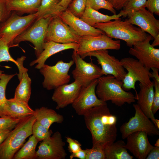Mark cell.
I'll use <instances>...</instances> for the list:
<instances>
[{
  "label": "cell",
  "mask_w": 159,
  "mask_h": 159,
  "mask_svg": "<svg viewBox=\"0 0 159 159\" xmlns=\"http://www.w3.org/2000/svg\"><path fill=\"white\" fill-rule=\"evenodd\" d=\"M84 116L92 136V147L104 149L115 141L117 117L111 113L106 102L91 108Z\"/></svg>",
  "instance_id": "1"
},
{
  "label": "cell",
  "mask_w": 159,
  "mask_h": 159,
  "mask_svg": "<svg viewBox=\"0 0 159 159\" xmlns=\"http://www.w3.org/2000/svg\"><path fill=\"white\" fill-rule=\"evenodd\" d=\"M123 82L111 75L102 76L98 79L95 92L102 101H110L115 105L121 107L126 103L131 104L135 101V97L131 92L122 88Z\"/></svg>",
  "instance_id": "2"
},
{
  "label": "cell",
  "mask_w": 159,
  "mask_h": 159,
  "mask_svg": "<svg viewBox=\"0 0 159 159\" xmlns=\"http://www.w3.org/2000/svg\"><path fill=\"white\" fill-rule=\"evenodd\" d=\"M121 19L97 23L93 27L101 30L112 38L123 40L130 47L146 38L148 34L146 32L126 20L123 21Z\"/></svg>",
  "instance_id": "3"
},
{
  "label": "cell",
  "mask_w": 159,
  "mask_h": 159,
  "mask_svg": "<svg viewBox=\"0 0 159 159\" xmlns=\"http://www.w3.org/2000/svg\"><path fill=\"white\" fill-rule=\"evenodd\" d=\"M36 121L34 115L23 118L0 145V159H11L32 134L33 125Z\"/></svg>",
  "instance_id": "4"
},
{
  "label": "cell",
  "mask_w": 159,
  "mask_h": 159,
  "mask_svg": "<svg viewBox=\"0 0 159 159\" xmlns=\"http://www.w3.org/2000/svg\"><path fill=\"white\" fill-rule=\"evenodd\" d=\"M124 68L127 71L122 80V88L128 91L133 89L137 94L135 88V83L139 81L141 85L149 86L153 83L150 79L151 73L138 59L132 57H125L120 60Z\"/></svg>",
  "instance_id": "5"
},
{
  "label": "cell",
  "mask_w": 159,
  "mask_h": 159,
  "mask_svg": "<svg viewBox=\"0 0 159 159\" xmlns=\"http://www.w3.org/2000/svg\"><path fill=\"white\" fill-rule=\"evenodd\" d=\"M37 13L22 16L14 12L0 23V39L11 47L14 39L29 27L37 20Z\"/></svg>",
  "instance_id": "6"
},
{
  "label": "cell",
  "mask_w": 159,
  "mask_h": 159,
  "mask_svg": "<svg viewBox=\"0 0 159 159\" xmlns=\"http://www.w3.org/2000/svg\"><path fill=\"white\" fill-rule=\"evenodd\" d=\"M52 17L50 16L37 19L28 29L16 37L11 47L18 46L19 43L27 41L34 46L35 53L38 57L43 50L44 44L49 23Z\"/></svg>",
  "instance_id": "7"
},
{
  "label": "cell",
  "mask_w": 159,
  "mask_h": 159,
  "mask_svg": "<svg viewBox=\"0 0 159 159\" xmlns=\"http://www.w3.org/2000/svg\"><path fill=\"white\" fill-rule=\"evenodd\" d=\"M74 64L72 60L68 62L60 60L52 66L45 64L39 69L40 73L44 77L43 87L48 90H51L68 84L71 79L68 72Z\"/></svg>",
  "instance_id": "8"
},
{
  "label": "cell",
  "mask_w": 159,
  "mask_h": 159,
  "mask_svg": "<svg viewBox=\"0 0 159 159\" xmlns=\"http://www.w3.org/2000/svg\"><path fill=\"white\" fill-rule=\"evenodd\" d=\"M134 116L127 122L123 124L120 127L122 138L126 139L133 132L142 131L150 136L158 135L159 130L153 122L141 111L137 104H134Z\"/></svg>",
  "instance_id": "9"
},
{
  "label": "cell",
  "mask_w": 159,
  "mask_h": 159,
  "mask_svg": "<svg viewBox=\"0 0 159 159\" xmlns=\"http://www.w3.org/2000/svg\"><path fill=\"white\" fill-rule=\"evenodd\" d=\"M80 38L57 15L52 16L48 25L45 42L66 44L78 43Z\"/></svg>",
  "instance_id": "10"
},
{
  "label": "cell",
  "mask_w": 159,
  "mask_h": 159,
  "mask_svg": "<svg viewBox=\"0 0 159 159\" xmlns=\"http://www.w3.org/2000/svg\"><path fill=\"white\" fill-rule=\"evenodd\" d=\"M87 56L94 57L97 59L98 64L101 66L103 75H111L122 81L127 73L120 60L110 55L107 50L91 52L80 57L83 59Z\"/></svg>",
  "instance_id": "11"
},
{
  "label": "cell",
  "mask_w": 159,
  "mask_h": 159,
  "mask_svg": "<svg viewBox=\"0 0 159 159\" xmlns=\"http://www.w3.org/2000/svg\"><path fill=\"white\" fill-rule=\"evenodd\" d=\"M152 37L148 34L143 40L130 47L129 54L135 57L150 70L152 67L159 69V49L153 47L150 43Z\"/></svg>",
  "instance_id": "12"
},
{
  "label": "cell",
  "mask_w": 159,
  "mask_h": 159,
  "mask_svg": "<svg viewBox=\"0 0 159 159\" xmlns=\"http://www.w3.org/2000/svg\"><path fill=\"white\" fill-rule=\"evenodd\" d=\"M77 52L81 57L92 51L101 50H118L121 47L119 40H114L105 33L97 36L87 35L80 37Z\"/></svg>",
  "instance_id": "13"
},
{
  "label": "cell",
  "mask_w": 159,
  "mask_h": 159,
  "mask_svg": "<svg viewBox=\"0 0 159 159\" xmlns=\"http://www.w3.org/2000/svg\"><path fill=\"white\" fill-rule=\"evenodd\" d=\"M72 57L75 65L72 74L74 80L82 86L88 85L103 75L101 68L92 62H87L84 61L76 51H73Z\"/></svg>",
  "instance_id": "14"
},
{
  "label": "cell",
  "mask_w": 159,
  "mask_h": 159,
  "mask_svg": "<svg viewBox=\"0 0 159 159\" xmlns=\"http://www.w3.org/2000/svg\"><path fill=\"white\" fill-rule=\"evenodd\" d=\"M97 82L98 79H95L88 85L81 87L78 96L72 104L79 115L84 116L91 108L106 102L97 96L95 90Z\"/></svg>",
  "instance_id": "15"
},
{
  "label": "cell",
  "mask_w": 159,
  "mask_h": 159,
  "mask_svg": "<svg viewBox=\"0 0 159 159\" xmlns=\"http://www.w3.org/2000/svg\"><path fill=\"white\" fill-rule=\"evenodd\" d=\"M65 145L61 133L55 132L40 143L36 151V158L64 159L67 155Z\"/></svg>",
  "instance_id": "16"
},
{
  "label": "cell",
  "mask_w": 159,
  "mask_h": 159,
  "mask_svg": "<svg viewBox=\"0 0 159 159\" xmlns=\"http://www.w3.org/2000/svg\"><path fill=\"white\" fill-rule=\"evenodd\" d=\"M127 17L125 20L138 26L153 38L159 34V20L145 8L139 9Z\"/></svg>",
  "instance_id": "17"
},
{
  "label": "cell",
  "mask_w": 159,
  "mask_h": 159,
  "mask_svg": "<svg viewBox=\"0 0 159 159\" xmlns=\"http://www.w3.org/2000/svg\"><path fill=\"white\" fill-rule=\"evenodd\" d=\"M147 133L138 131L131 133L126 138L125 147L138 159H146L153 146L150 143Z\"/></svg>",
  "instance_id": "18"
},
{
  "label": "cell",
  "mask_w": 159,
  "mask_h": 159,
  "mask_svg": "<svg viewBox=\"0 0 159 159\" xmlns=\"http://www.w3.org/2000/svg\"><path fill=\"white\" fill-rule=\"evenodd\" d=\"M82 85L75 80L69 84L62 85L54 89L52 97L57 104L56 109L63 108L72 104L78 96Z\"/></svg>",
  "instance_id": "19"
},
{
  "label": "cell",
  "mask_w": 159,
  "mask_h": 159,
  "mask_svg": "<svg viewBox=\"0 0 159 159\" xmlns=\"http://www.w3.org/2000/svg\"><path fill=\"white\" fill-rule=\"evenodd\" d=\"M57 15L80 37L87 35L97 36L104 33L101 30L89 25L67 9Z\"/></svg>",
  "instance_id": "20"
},
{
  "label": "cell",
  "mask_w": 159,
  "mask_h": 159,
  "mask_svg": "<svg viewBox=\"0 0 159 159\" xmlns=\"http://www.w3.org/2000/svg\"><path fill=\"white\" fill-rule=\"evenodd\" d=\"M79 46V44L75 43L63 44L51 41L45 42L43 50L36 59L30 63L29 65L32 66L37 64L35 68L39 69L44 65L47 60L53 55L69 49H73L76 51Z\"/></svg>",
  "instance_id": "21"
},
{
  "label": "cell",
  "mask_w": 159,
  "mask_h": 159,
  "mask_svg": "<svg viewBox=\"0 0 159 159\" xmlns=\"http://www.w3.org/2000/svg\"><path fill=\"white\" fill-rule=\"evenodd\" d=\"M140 90L136 95L137 104L143 112L151 119L155 125L159 129V120L156 119L151 111L154 94L153 83L149 86H146L139 84Z\"/></svg>",
  "instance_id": "22"
},
{
  "label": "cell",
  "mask_w": 159,
  "mask_h": 159,
  "mask_svg": "<svg viewBox=\"0 0 159 159\" xmlns=\"http://www.w3.org/2000/svg\"><path fill=\"white\" fill-rule=\"evenodd\" d=\"M42 0H9L6 1V6L10 12L20 16L26 14L37 13Z\"/></svg>",
  "instance_id": "23"
},
{
  "label": "cell",
  "mask_w": 159,
  "mask_h": 159,
  "mask_svg": "<svg viewBox=\"0 0 159 159\" xmlns=\"http://www.w3.org/2000/svg\"><path fill=\"white\" fill-rule=\"evenodd\" d=\"M34 115L37 121L49 129L53 123L60 124L64 120L62 115L52 109L44 107L35 109Z\"/></svg>",
  "instance_id": "24"
},
{
  "label": "cell",
  "mask_w": 159,
  "mask_h": 159,
  "mask_svg": "<svg viewBox=\"0 0 159 159\" xmlns=\"http://www.w3.org/2000/svg\"><path fill=\"white\" fill-rule=\"evenodd\" d=\"M124 15L121 10L118 14L112 16L103 14L88 6H86L85 9L80 19L89 25L93 26L96 24L104 23L112 20L121 19Z\"/></svg>",
  "instance_id": "25"
},
{
  "label": "cell",
  "mask_w": 159,
  "mask_h": 159,
  "mask_svg": "<svg viewBox=\"0 0 159 159\" xmlns=\"http://www.w3.org/2000/svg\"><path fill=\"white\" fill-rule=\"evenodd\" d=\"M6 101L9 117L23 118L34 114V110L30 107L27 103L14 98L7 99Z\"/></svg>",
  "instance_id": "26"
},
{
  "label": "cell",
  "mask_w": 159,
  "mask_h": 159,
  "mask_svg": "<svg viewBox=\"0 0 159 159\" xmlns=\"http://www.w3.org/2000/svg\"><path fill=\"white\" fill-rule=\"evenodd\" d=\"M27 69L20 74H17L20 82L16 89L14 98L28 103L31 94V78Z\"/></svg>",
  "instance_id": "27"
},
{
  "label": "cell",
  "mask_w": 159,
  "mask_h": 159,
  "mask_svg": "<svg viewBox=\"0 0 159 159\" xmlns=\"http://www.w3.org/2000/svg\"><path fill=\"white\" fill-rule=\"evenodd\" d=\"M125 143L122 140L114 142L104 149L105 159H132L125 147Z\"/></svg>",
  "instance_id": "28"
},
{
  "label": "cell",
  "mask_w": 159,
  "mask_h": 159,
  "mask_svg": "<svg viewBox=\"0 0 159 159\" xmlns=\"http://www.w3.org/2000/svg\"><path fill=\"white\" fill-rule=\"evenodd\" d=\"M39 142L35 137L32 135L21 148L14 155V159H34L36 158L37 145Z\"/></svg>",
  "instance_id": "29"
},
{
  "label": "cell",
  "mask_w": 159,
  "mask_h": 159,
  "mask_svg": "<svg viewBox=\"0 0 159 159\" xmlns=\"http://www.w3.org/2000/svg\"><path fill=\"white\" fill-rule=\"evenodd\" d=\"M16 74H6L2 73L0 76V117L9 116L5 95L6 90L9 82Z\"/></svg>",
  "instance_id": "30"
},
{
  "label": "cell",
  "mask_w": 159,
  "mask_h": 159,
  "mask_svg": "<svg viewBox=\"0 0 159 159\" xmlns=\"http://www.w3.org/2000/svg\"><path fill=\"white\" fill-rule=\"evenodd\" d=\"M8 44L3 40L0 39V63L2 62L10 61L14 62L17 66L18 69L21 68L26 57L22 56L16 60H14L10 55Z\"/></svg>",
  "instance_id": "31"
},
{
  "label": "cell",
  "mask_w": 159,
  "mask_h": 159,
  "mask_svg": "<svg viewBox=\"0 0 159 159\" xmlns=\"http://www.w3.org/2000/svg\"><path fill=\"white\" fill-rule=\"evenodd\" d=\"M61 0H42L37 12L38 19L51 16Z\"/></svg>",
  "instance_id": "32"
},
{
  "label": "cell",
  "mask_w": 159,
  "mask_h": 159,
  "mask_svg": "<svg viewBox=\"0 0 159 159\" xmlns=\"http://www.w3.org/2000/svg\"><path fill=\"white\" fill-rule=\"evenodd\" d=\"M147 1V0H129L121 10L124 14L123 17H127L139 9L145 8Z\"/></svg>",
  "instance_id": "33"
},
{
  "label": "cell",
  "mask_w": 159,
  "mask_h": 159,
  "mask_svg": "<svg viewBox=\"0 0 159 159\" xmlns=\"http://www.w3.org/2000/svg\"><path fill=\"white\" fill-rule=\"evenodd\" d=\"M36 121L32 128V135L38 142L42 141L51 135L52 130H49Z\"/></svg>",
  "instance_id": "34"
},
{
  "label": "cell",
  "mask_w": 159,
  "mask_h": 159,
  "mask_svg": "<svg viewBox=\"0 0 159 159\" xmlns=\"http://www.w3.org/2000/svg\"><path fill=\"white\" fill-rule=\"evenodd\" d=\"M87 1V0H73L67 9L80 18L85 9Z\"/></svg>",
  "instance_id": "35"
},
{
  "label": "cell",
  "mask_w": 159,
  "mask_h": 159,
  "mask_svg": "<svg viewBox=\"0 0 159 159\" xmlns=\"http://www.w3.org/2000/svg\"><path fill=\"white\" fill-rule=\"evenodd\" d=\"M98 11L101 9L107 10L113 14H116V10L107 0H87L86 6Z\"/></svg>",
  "instance_id": "36"
},
{
  "label": "cell",
  "mask_w": 159,
  "mask_h": 159,
  "mask_svg": "<svg viewBox=\"0 0 159 159\" xmlns=\"http://www.w3.org/2000/svg\"><path fill=\"white\" fill-rule=\"evenodd\" d=\"M23 118H14L8 116L0 117V130H12Z\"/></svg>",
  "instance_id": "37"
},
{
  "label": "cell",
  "mask_w": 159,
  "mask_h": 159,
  "mask_svg": "<svg viewBox=\"0 0 159 159\" xmlns=\"http://www.w3.org/2000/svg\"><path fill=\"white\" fill-rule=\"evenodd\" d=\"M86 159H105L104 149L92 147L90 149L87 148Z\"/></svg>",
  "instance_id": "38"
},
{
  "label": "cell",
  "mask_w": 159,
  "mask_h": 159,
  "mask_svg": "<svg viewBox=\"0 0 159 159\" xmlns=\"http://www.w3.org/2000/svg\"><path fill=\"white\" fill-rule=\"evenodd\" d=\"M155 88L151 111L154 115L159 109V82L153 79Z\"/></svg>",
  "instance_id": "39"
},
{
  "label": "cell",
  "mask_w": 159,
  "mask_h": 159,
  "mask_svg": "<svg viewBox=\"0 0 159 159\" xmlns=\"http://www.w3.org/2000/svg\"><path fill=\"white\" fill-rule=\"evenodd\" d=\"M66 140L68 144V150L71 153H75L82 149L81 144L77 140L69 137H66Z\"/></svg>",
  "instance_id": "40"
},
{
  "label": "cell",
  "mask_w": 159,
  "mask_h": 159,
  "mask_svg": "<svg viewBox=\"0 0 159 159\" xmlns=\"http://www.w3.org/2000/svg\"><path fill=\"white\" fill-rule=\"evenodd\" d=\"M145 7L153 14L159 15V0H147Z\"/></svg>",
  "instance_id": "41"
},
{
  "label": "cell",
  "mask_w": 159,
  "mask_h": 159,
  "mask_svg": "<svg viewBox=\"0 0 159 159\" xmlns=\"http://www.w3.org/2000/svg\"><path fill=\"white\" fill-rule=\"evenodd\" d=\"M11 13L7 8L6 1L0 0V23L6 19Z\"/></svg>",
  "instance_id": "42"
},
{
  "label": "cell",
  "mask_w": 159,
  "mask_h": 159,
  "mask_svg": "<svg viewBox=\"0 0 159 159\" xmlns=\"http://www.w3.org/2000/svg\"><path fill=\"white\" fill-rule=\"evenodd\" d=\"M72 1L73 0H61L54 9L52 15H57L66 10L69 5Z\"/></svg>",
  "instance_id": "43"
},
{
  "label": "cell",
  "mask_w": 159,
  "mask_h": 159,
  "mask_svg": "<svg viewBox=\"0 0 159 159\" xmlns=\"http://www.w3.org/2000/svg\"><path fill=\"white\" fill-rule=\"evenodd\" d=\"M116 10H122L129 0H107Z\"/></svg>",
  "instance_id": "44"
},
{
  "label": "cell",
  "mask_w": 159,
  "mask_h": 159,
  "mask_svg": "<svg viewBox=\"0 0 159 159\" xmlns=\"http://www.w3.org/2000/svg\"><path fill=\"white\" fill-rule=\"evenodd\" d=\"M146 159H159V147L153 146L148 154Z\"/></svg>",
  "instance_id": "45"
},
{
  "label": "cell",
  "mask_w": 159,
  "mask_h": 159,
  "mask_svg": "<svg viewBox=\"0 0 159 159\" xmlns=\"http://www.w3.org/2000/svg\"><path fill=\"white\" fill-rule=\"evenodd\" d=\"M86 149L83 150L81 149L75 153H72L69 156V158L70 159H72L74 158H78L80 159H86Z\"/></svg>",
  "instance_id": "46"
},
{
  "label": "cell",
  "mask_w": 159,
  "mask_h": 159,
  "mask_svg": "<svg viewBox=\"0 0 159 159\" xmlns=\"http://www.w3.org/2000/svg\"><path fill=\"white\" fill-rule=\"evenodd\" d=\"M11 130L7 129L0 130V145L7 138Z\"/></svg>",
  "instance_id": "47"
},
{
  "label": "cell",
  "mask_w": 159,
  "mask_h": 159,
  "mask_svg": "<svg viewBox=\"0 0 159 159\" xmlns=\"http://www.w3.org/2000/svg\"><path fill=\"white\" fill-rule=\"evenodd\" d=\"M152 70V72H151V78L154 79L156 81L159 82V76L158 71L159 69L155 68L152 67L151 68Z\"/></svg>",
  "instance_id": "48"
},
{
  "label": "cell",
  "mask_w": 159,
  "mask_h": 159,
  "mask_svg": "<svg viewBox=\"0 0 159 159\" xmlns=\"http://www.w3.org/2000/svg\"><path fill=\"white\" fill-rule=\"evenodd\" d=\"M154 39V41L151 44V45L154 47L158 46L159 45V34Z\"/></svg>",
  "instance_id": "49"
},
{
  "label": "cell",
  "mask_w": 159,
  "mask_h": 159,
  "mask_svg": "<svg viewBox=\"0 0 159 159\" xmlns=\"http://www.w3.org/2000/svg\"><path fill=\"white\" fill-rule=\"evenodd\" d=\"M155 146L159 147V139H158L156 141L155 144Z\"/></svg>",
  "instance_id": "50"
},
{
  "label": "cell",
  "mask_w": 159,
  "mask_h": 159,
  "mask_svg": "<svg viewBox=\"0 0 159 159\" xmlns=\"http://www.w3.org/2000/svg\"><path fill=\"white\" fill-rule=\"evenodd\" d=\"M3 71L0 70V76L2 73H3Z\"/></svg>",
  "instance_id": "51"
},
{
  "label": "cell",
  "mask_w": 159,
  "mask_h": 159,
  "mask_svg": "<svg viewBox=\"0 0 159 159\" xmlns=\"http://www.w3.org/2000/svg\"><path fill=\"white\" fill-rule=\"evenodd\" d=\"M4 0V1H8L9 0Z\"/></svg>",
  "instance_id": "52"
}]
</instances>
